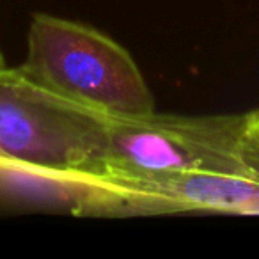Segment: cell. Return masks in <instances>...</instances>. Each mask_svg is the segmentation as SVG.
I'll list each match as a JSON object with an SVG mask.
<instances>
[{
  "label": "cell",
  "mask_w": 259,
  "mask_h": 259,
  "mask_svg": "<svg viewBox=\"0 0 259 259\" xmlns=\"http://www.w3.org/2000/svg\"><path fill=\"white\" fill-rule=\"evenodd\" d=\"M170 172L238 174L259 180V144L245 114L107 117L101 178L139 180Z\"/></svg>",
  "instance_id": "obj_1"
},
{
  "label": "cell",
  "mask_w": 259,
  "mask_h": 259,
  "mask_svg": "<svg viewBox=\"0 0 259 259\" xmlns=\"http://www.w3.org/2000/svg\"><path fill=\"white\" fill-rule=\"evenodd\" d=\"M20 71L62 100L107 117L156 110L141 68L107 34L61 16L36 13Z\"/></svg>",
  "instance_id": "obj_2"
},
{
  "label": "cell",
  "mask_w": 259,
  "mask_h": 259,
  "mask_svg": "<svg viewBox=\"0 0 259 259\" xmlns=\"http://www.w3.org/2000/svg\"><path fill=\"white\" fill-rule=\"evenodd\" d=\"M107 115L62 100L0 66V158L100 176Z\"/></svg>",
  "instance_id": "obj_3"
},
{
  "label": "cell",
  "mask_w": 259,
  "mask_h": 259,
  "mask_svg": "<svg viewBox=\"0 0 259 259\" xmlns=\"http://www.w3.org/2000/svg\"><path fill=\"white\" fill-rule=\"evenodd\" d=\"M0 202L75 217L167 215L160 197L107 178L4 158H0Z\"/></svg>",
  "instance_id": "obj_4"
},
{
  "label": "cell",
  "mask_w": 259,
  "mask_h": 259,
  "mask_svg": "<svg viewBox=\"0 0 259 259\" xmlns=\"http://www.w3.org/2000/svg\"><path fill=\"white\" fill-rule=\"evenodd\" d=\"M165 202L167 213L206 211L259 217V180L238 174L170 172L139 180H114Z\"/></svg>",
  "instance_id": "obj_5"
},
{
  "label": "cell",
  "mask_w": 259,
  "mask_h": 259,
  "mask_svg": "<svg viewBox=\"0 0 259 259\" xmlns=\"http://www.w3.org/2000/svg\"><path fill=\"white\" fill-rule=\"evenodd\" d=\"M247 130L248 135L259 144V108L247 112Z\"/></svg>",
  "instance_id": "obj_6"
},
{
  "label": "cell",
  "mask_w": 259,
  "mask_h": 259,
  "mask_svg": "<svg viewBox=\"0 0 259 259\" xmlns=\"http://www.w3.org/2000/svg\"><path fill=\"white\" fill-rule=\"evenodd\" d=\"M6 62H4V55H2V50H0V66H4Z\"/></svg>",
  "instance_id": "obj_7"
}]
</instances>
